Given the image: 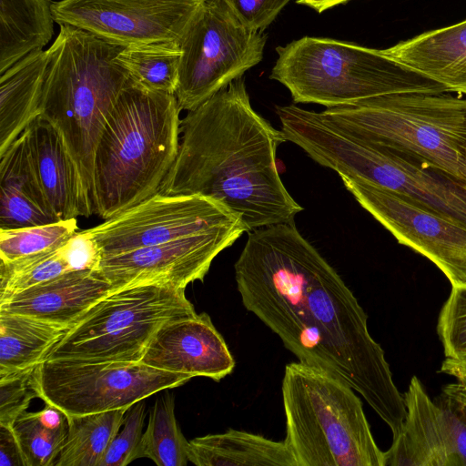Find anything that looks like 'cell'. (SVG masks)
Segmentation results:
<instances>
[{
  "instance_id": "83f0119b",
  "label": "cell",
  "mask_w": 466,
  "mask_h": 466,
  "mask_svg": "<svg viewBox=\"0 0 466 466\" xmlns=\"http://www.w3.org/2000/svg\"><path fill=\"white\" fill-rule=\"evenodd\" d=\"M181 56L179 43L161 42L124 47L116 59L137 84L175 95Z\"/></svg>"
},
{
  "instance_id": "30bf717a",
  "label": "cell",
  "mask_w": 466,
  "mask_h": 466,
  "mask_svg": "<svg viewBox=\"0 0 466 466\" xmlns=\"http://www.w3.org/2000/svg\"><path fill=\"white\" fill-rule=\"evenodd\" d=\"M263 31L240 25L218 0H206L180 43L182 56L175 93L190 111L261 62Z\"/></svg>"
},
{
  "instance_id": "ab89813d",
  "label": "cell",
  "mask_w": 466,
  "mask_h": 466,
  "mask_svg": "<svg viewBox=\"0 0 466 466\" xmlns=\"http://www.w3.org/2000/svg\"><path fill=\"white\" fill-rule=\"evenodd\" d=\"M350 0H297V4L307 5L318 13H322L338 5L345 4Z\"/></svg>"
},
{
  "instance_id": "7402d4cb",
  "label": "cell",
  "mask_w": 466,
  "mask_h": 466,
  "mask_svg": "<svg viewBox=\"0 0 466 466\" xmlns=\"http://www.w3.org/2000/svg\"><path fill=\"white\" fill-rule=\"evenodd\" d=\"M47 60L34 51L0 74V154L40 116Z\"/></svg>"
},
{
  "instance_id": "44dd1931",
  "label": "cell",
  "mask_w": 466,
  "mask_h": 466,
  "mask_svg": "<svg viewBox=\"0 0 466 466\" xmlns=\"http://www.w3.org/2000/svg\"><path fill=\"white\" fill-rule=\"evenodd\" d=\"M387 53L442 85L466 96V20L432 30L386 49Z\"/></svg>"
},
{
  "instance_id": "52a82bcc",
  "label": "cell",
  "mask_w": 466,
  "mask_h": 466,
  "mask_svg": "<svg viewBox=\"0 0 466 466\" xmlns=\"http://www.w3.org/2000/svg\"><path fill=\"white\" fill-rule=\"evenodd\" d=\"M320 114L362 140L422 157L466 184V98L451 92L396 93Z\"/></svg>"
},
{
  "instance_id": "8fae6325",
  "label": "cell",
  "mask_w": 466,
  "mask_h": 466,
  "mask_svg": "<svg viewBox=\"0 0 466 466\" xmlns=\"http://www.w3.org/2000/svg\"><path fill=\"white\" fill-rule=\"evenodd\" d=\"M37 378L40 399L72 417L127 410L193 377L141 362L46 360L38 365Z\"/></svg>"
},
{
  "instance_id": "4316f807",
  "label": "cell",
  "mask_w": 466,
  "mask_h": 466,
  "mask_svg": "<svg viewBox=\"0 0 466 466\" xmlns=\"http://www.w3.org/2000/svg\"><path fill=\"white\" fill-rule=\"evenodd\" d=\"M11 428L25 466H55L67 435L68 423L64 412L46 403L39 411L23 412Z\"/></svg>"
},
{
  "instance_id": "e0dca14e",
  "label": "cell",
  "mask_w": 466,
  "mask_h": 466,
  "mask_svg": "<svg viewBox=\"0 0 466 466\" xmlns=\"http://www.w3.org/2000/svg\"><path fill=\"white\" fill-rule=\"evenodd\" d=\"M140 362L215 381L229 375L235 367L224 338L206 312L163 325L149 342Z\"/></svg>"
},
{
  "instance_id": "603a6c76",
  "label": "cell",
  "mask_w": 466,
  "mask_h": 466,
  "mask_svg": "<svg viewBox=\"0 0 466 466\" xmlns=\"http://www.w3.org/2000/svg\"><path fill=\"white\" fill-rule=\"evenodd\" d=\"M187 457L197 466H297L284 441L233 429L189 441Z\"/></svg>"
},
{
  "instance_id": "7c38bea8",
  "label": "cell",
  "mask_w": 466,
  "mask_h": 466,
  "mask_svg": "<svg viewBox=\"0 0 466 466\" xmlns=\"http://www.w3.org/2000/svg\"><path fill=\"white\" fill-rule=\"evenodd\" d=\"M239 222L237 213L213 198L157 192L86 231L105 258Z\"/></svg>"
},
{
  "instance_id": "9a60e30c",
  "label": "cell",
  "mask_w": 466,
  "mask_h": 466,
  "mask_svg": "<svg viewBox=\"0 0 466 466\" xmlns=\"http://www.w3.org/2000/svg\"><path fill=\"white\" fill-rule=\"evenodd\" d=\"M247 232L243 222L102 258L98 270L113 289L140 283L185 288L202 281L212 261Z\"/></svg>"
},
{
  "instance_id": "5bb4252c",
  "label": "cell",
  "mask_w": 466,
  "mask_h": 466,
  "mask_svg": "<svg viewBox=\"0 0 466 466\" xmlns=\"http://www.w3.org/2000/svg\"><path fill=\"white\" fill-rule=\"evenodd\" d=\"M358 203L401 245L431 260L451 287H466V228L366 180L339 176Z\"/></svg>"
},
{
  "instance_id": "f546056e",
  "label": "cell",
  "mask_w": 466,
  "mask_h": 466,
  "mask_svg": "<svg viewBox=\"0 0 466 466\" xmlns=\"http://www.w3.org/2000/svg\"><path fill=\"white\" fill-rule=\"evenodd\" d=\"M61 248L8 262L1 261L0 302L22 290L73 271Z\"/></svg>"
},
{
  "instance_id": "cb8c5ba5",
  "label": "cell",
  "mask_w": 466,
  "mask_h": 466,
  "mask_svg": "<svg viewBox=\"0 0 466 466\" xmlns=\"http://www.w3.org/2000/svg\"><path fill=\"white\" fill-rule=\"evenodd\" d=\"M52 0H0V74L54 35Z\"/></svg>"
},
{
  "instance_id": "d590c367",
  "label": "cell",
  "mask_w": 466,
  "mask_h": 466,
  "mask_svg": "<svg viewBox=\"0 0 466 466\" xmlns=\"http://www.w3.org/2000/svg\"><path fill=\"white\" fill-rule=\"evenodd\" d=\"M61 248L71 270L98 269L102 254L86 229L76 231Z\"/></svg>"
},
{
  "instance_id": "7a4b0ae2",
  "label": "cell",
  "mask_w": 466,
  "mask_h": 466,
  "mask_svg": "<svg viewBox=\"0 0 466 466\" xmlns=\"http://www.w3.org/2000/svg\"><path fill=\"white\" fill-rule=\"evenodd\" d=\"M180 133L159 193L213 198L237 213L248 232L293 223L303 209L276 165L277 149L287 140L253 109L243 76L187 111Z\"/></svg>"
},
{
  "instance_id": "1f68e13d",
  "label": "cell",
  "mask_w": 466,
  "mask_h": 466,
  "mask_svg": "<svg viewBox=\"0 0 466 466\" xmlns=\"http://www.w3.org/2000/svg\"><path fill=\"white\" fill-rule=\"evenodd\" d=\"M446 358L466 357V287H451L437 325Z\"/></svg>"
},
{
  "instance_id": "ac0fdd59",
  "label": "cell",
  "mask_w": 466,
  "mask_h": 466,
  "mask_svg": "<svg viewBox=\"0 0 466 466\" xmlns=\"http://www.w3.org/2000/svg\"><path fill=\"white\" fill-rule=\"evenodd\" d=\"M112 290L98 269L73 270L15 293L0 302V310L69 329Z\"/></svg>"
},
{
  "instance_id": "484cf974",
  "label": "cell",
  "mask_w": 466,
  "mask_h": 466,
  "mask_svg": "<svg viewBox=\"0 0 466 466\" xmlns=\"http://www.w3.org/2000/svg\"><path fill=\"white\" fill-rule=\"evenodd\" d=\"M127 410L66 417L67 435L55 466H99Z\"/></svg>"
},
{
  "instance_id": "e575fe53",
  "label": "cell",
  "mask_w": 466,
  "mask_h": 466,
  "mask_svg": "<svg viewBox=\"0 0 466 466\" xmlns=\"http://www.w3.org/2000/svg\"><path fill=\"white\" fill-rule=\"evenodd\" d=\"M250 31H264L291 0H218Z\"/></svg>"
},
{
  "instance_id": "ffe728a7",
  "label": "cell",
  "mask_w": 466,
  "mask_h": 466,
  "mask_svg": "<svg viewBox=\"0 0 466 466\" xmlns=\"http://www.w3.org/2000/svg\"><path fill=\"white\" fill-rule=\"evenodd\" d=\"M0 229L59 221L42 189L26 128L0 154Z\"/></svg>"
},
{
  "instance_id": "f1b7e54d",
  "label": "cell",
  "mask_w": 466,
  "mask_h": 466,
  "mask_svg": "<svg viewBox=\"0 0 466 466\" xmlns=\"http://www.w3.org/2000/svg\"><path fill=\"white\" fill-rule=\"evenodd\" d=\"M188 441L184 437L175 416L171 393L157 398L149 410L143 432L138 459L147 458L158 466H186Z\"/></svg>"
},
{
  "instance_id": "6da1fadb",
  "label": "cell",
  "mask_w": 466,
  "mask_h": 466,
  "mask_svg": "<svg viewBox=\"0 0 466 466\" xmlns=\"http://www.w3.org/2000/svg\"><path fill=\"white\" fill-rule=\"evenodd\" d=\"M234 271L245 309L299 362L328 371L360 394L395 438L406 407L384 350L353 292L294 222L249 231Z\"/></svg>"
},
{
  "instance_id": "74e56055",
  "label": "cell",
  "mask_w": 466,
  "mask_h": 466,
  "mask_svg": "<svg viewBox=\"0 0 466 466\" xmlns=\"http://www.w3.org/2000/svg\"><path fill=\"white\" fill-rule=\"evenodd\" d=\"M441 395L466 420V386L459 382L448 384L443 388Z\"/></svg>"
},
{
  "instance_id": "d4e9b609",
  "label": "cell",
  "mask_w": 466,
  "mask_h": 466,
  "mask_svg": "<svg viewBox=\"0 0 466 466\" xmlns=\"http://www.w3.org/2000/svg\"><path fill=\"white\" fill-rule=\"evenodd\" d=\"M67 330L60 325L0 310V380L45 361Z\"/></svg>"
},
{
  "instance_id": "4fadbf2b",
  "label": "cell",
  "mask_w": 466,
  "mask_h": 466,
  "mask_svg": "<svg viewBox=\"0 0 466 466\" xmlns=\"http://www.w3.org/2000/svg\"><path fill=\"white\" fill-rule=\"evenodd\" d=\"M206 0H60L56 23L123 47L181 43Z\"/></svg>"
},
{
  "instance_id": "8d00e7d4",
  "label": "cell",
  "mask_w": 466,
  "mask_h": 466,
  "mask_svg": "<svg viewBox=\"0 0 466 466\" xmlns=\"http://www.w3.org/2000/svg\"><path fill=\"white\" fill-rule=\"evenodd\" d=\"M0 466H25L20 445L11 426L0 425Z\"/></svg>"
},
{
  "instance_id": "3957f363",
  "label": "cell",
  "mask_w": 466,
  "mask_h": 466,
  "mask_svg": "<svg viewBox=\"0 0 466 466\" xmlns=\"http://www.w3.org/2000/svg\"><path fill=\"white\" fill-rule=\"evenodd\" d=\"M175 95L133 81L120 93L94 153V213L107 219L158 192L179 147Z\"/></svg>"
},
{
  "instance_id": "d6986e66",
  "label": "cell",
  "mask_w": 466,
  "mask_h": 466,
  "mask_svg": "<svg viewBox=\"0 0 466 466\" xmlns=\"http://www.w3.org/2000/svg\"><path fill=\"white\" fill-rule=\"evenodd\" d=\"M26 130L38 179L58 220L94 214L77 167L59 131L41 116Z\"/></svg>"
},
{
  "instance_id": "2e32d148",
  "label": "cell",
  "mask_w": 466,
  "mask_h": 466,
  "mask_svg": "<svg viewBox=\"0 0 466 466\" xmlns=\"http://www.w3.org/2000/svg\"><path fill=\"white\" fill-rule=\"evenodd\" d=\"M406 416L383 466H466V420L441 395L439 402L413 376L405 392Z\"/></svg>"
},
{
  "instance_id": "5b68a950",
  "label": "cell",
  "mask_w": 466,
  "mask_h": 466,
  "mask_svg": "<svg viewBox=\"0 0 466 466\" xmlns=\"http://www.w3.org/2000/svg\"><path fill=\"white\" fill-rule=\"evenodd\" d=\"M283 440L297 466H383L356 391L328 371L287 364L282 385Z\"/></svg>"
},
{
  "instance_id": "277c9868",
  "label": "cell",
  "mask_w": 466,
  "mask_h": 466,
  "mask_svg": "<svg viewBox=\"0 0 466 466\" xmlns=\"http://www.w3.org/2000/svg\"><path fill=\"white\" fill-rule=\"evenodd\" d=\"M47 51L40 116L61 134L92 205L94 153L120 93L134 80L116 57L124 48L69 25Z\"/></svg>"
},
{
  "instance_id": "836d02e7",
  "label": "cell",
  "mask_w": 466,
  "mask_h": 466,
  "mask_svg": "<svg viewBox=\"0 0 466 466\" xmlns=\"http://www.w3.org/2000/svg\"><path fill=\"white\" fill-rule=\"evenodd\" d=\"M37 367L0 380V425L11 426L32 400L40 398Z\"/></svg>"
},
{
  "instance_id": "9c48e42d",
  "label": "cell",
  "mask_w": 466,
  "mask_h": 466,
  "mask_svg": "<svg viewBox=\"0 0 466 466\" xmlns=\"http://www.w3.org/2000/svg\"><path fill=\"white\" fill-rule=\"evenodd\" d=\"M185 289L152 282L112 290L65 333L46 360L140 362L163 325L197 314Z\"/></svg>"
},
{
  "instance_id": "ba28073f",
  "label": "cell",
  "mask_w": 466,
  "mask_h": 466,
  "mask_svg": "<svg viewBox=\"0 0 466 466\" xmlns=\"http://www.w3.org/2000/svg\"><path fill=\"white\" fill-rule=\"evenodd\" d=\"M293 142L339 176L389 189L466 228V184L426 159L362 140L318 112L301 119Z\"/></svg>"
},
{
  "instance_id": "8992f818",
  "label": "cell",
  "mask_w": 466,
  "mask_h": 466,
  "mask_svg": "<svg viewBox=\"0 0 466 466\" xmlns=\"http://www.w3.org/2000/svg\"><path fill=\"white\" fill-rule=\"evenodd\" d=\"M270 79L282 84L295 103L334 107L407 92H448L434 80L374 49L327 37L304 36L277 46Z\"/></svg>"
},
{
  "instance_id": "4dcf8cb0",
  "label": "cell",
  "mask_w": 466,
  "mask_h": 466,
  "mask_svg": "<svg viewBox=\"0 0 466 466\" xmlns=\"http://www.w3.org/2000/svg\"><path fill=\"white\" fill-rule=\"evenodd\" d=\"M76 218L38 226L0 229V260L12 261L64 246L78 231Z\"/></svg>"
},
{
  "instance_id": "d6a6232c",
  "label": "cell",
  "mask_w": 466,
  "mask_h": 466,
  "mask_svg": "<svg viewBox=\"0 0 466 466\" xmlns=\"http://www.w3.org/2000/svg\"><path fill=\"white\" fill-rule=\"evenodd\" d=\"M145 400H139L127 409L124 422L99 466H126L138 459L147 411Z\"/></svg>"
},
{
  "instance_id": "f35d334b",
  "label": "cell",
  "mask_w": 466,
  "mask_h": 466,
  "mask_svg": "<svg viewBox=\"0 0 466 466\" xmlns=\"http://www.w3.org/2000/svg\"><path fill=\"white\" fill-rule=\"evenodd\" d=\"M440 370L442 373L453 376L459 383L466 386V357L460 359L445 358Z\"/></svg>"
}]
</instances>
